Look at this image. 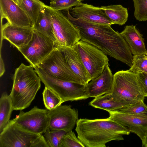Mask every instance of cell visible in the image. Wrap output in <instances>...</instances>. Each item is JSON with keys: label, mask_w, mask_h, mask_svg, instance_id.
I'll use <instances>...</instances> for the list:
<instances>
[{"label": "cell", "mask_w": 147, "mask_h": 147, "mask_svg": "<svg viewBox=\"0 0 147 147\" xmlns=\"http://www.w3.org/2000/svg\"><path fill=\"white\" fill-rule=\"evenodd\" d=\"M32 65L22 63L15 71L9 95L13 110H22L29 106L41 86L40 79Z\"/></svg>", "instance_id": "cell-3"}, {"label": "cell", "mask_w": 147, "mask_h": 147, "mask_svg": "<svg viewBox=\"0 0 147 147\" xmlns=\"http://www.w3.org/2000/svg\"><path fill=\"white\" fill-rule=\"evenodd\" d=\"M100 7L113 24L122 25L127 20V10L120 5L101 6Z\"/></svg>", "instance_id": "cell-22"}, {"label": "cell", "mask_w": 147, "mask_h": 147, "mask_svg": "<svg viewBox=\"0 0 147 147\" xmlns=\"http://www.w3.org/2000/svg\"><path fill=\"white\" fill-rule=\"evenodd\" d=\"M73 47L88 72L91 80L100 75L106 65H109L107 55L88 43L80 40Z\"/></svg>", "instance_id": "cell-7"}, {"label": "cell", "mask_w": 147, "mask_h": 147, "mask_svg": "<svg viewBox=\"0 0 147 147\" xmlns=\"http://www.w3.org/2000/svg\"><path fill=\"white\" fill-rule=\"evenodd\" d=\"M16 3H17L19 0H12Z\"/></svg>", "instance_id": "cell-36"}, {"label": "cell", "mask_w": 147, "mask_h": 147, "mask_svg": "<svg viewBox=\"0 0 147 147\" xmlns=\"http://www.w3.org/2000/svg\"><path fill=\"white\" fill-rule=\"evenodd\" d=\"M67 17L79 30L81 40L129 66H132L134 55L128 45L120 33L114 30L111 25L74 18L69 11Z\"/></svg>", "instance_id": "cell-1"}, {"label": "cell", "mask_w": 147, "mask_h": 147, "mask_svg": "<svg viewBox=\"0 0 147 147\" xmlns=\"http://www.w3.org/2000/svg\"><path fill=\"white\" fill-rule=\"evenodd\" d=\"M136 75L143 94L145 97H147V74L142 73Z\"/></svg>", "instance_id": "cell-32"}, {"label": "cell", "mask_w": 147, "mask_h": 147, "mask_svg": "<svg viewBox=\"0 0 147 147\" xmlns=\"http://www.w3.org/2000/svg\"><path fill=\"white\" fill-rule=\"evenodd\" d=\"M113 78V75L109 65H107L100 75L92 80L86 85L85 94L87 98L111 93Z\"/></svg>", "instance_id": "cell-16"}, {"label": "cell", "mask_w": 147, "mask_h": 147, "mask_svg": "<svg viewBox=\"0 0 147 147\" xmlns=\"http://www.w3.org/2000/svg\"><path fill=\"white\" fill-rule=\"evenodd\" d=\"M44 8L50 18L56 39L55 47H73L81 40L78 28L60 11L45 5Z\"/></svg>", "instance_id": "cell-5"}, {"label": "cell", "mask_w": 147, "mask_h": 147, "mask_svg": "<svg viewBox=\"0 0 147 147\" xmlns=\"http://www.w3.org/2000/svg\"><path fill=\"white\" fill-rule=\"evenodd\" d=\"M131 105L118 100L113 96L111 93L94 98L89 103L90 106L107 111L120 110Z\"/></svg>", "instance_id": "cell-20"}, {"label": "cell", "mask_w": 147, "mask_h": 147, "mask_svg": "<svg viewBox=\"0 0 147 147\" xmlns=\"http://www.w3.org/2000/svg\"><path fill=\"white\" fill-rule=\"evenodd\" d=\"M128 70L136 74L142 73L147 74V55H134L132 65Z\"/></svg>", "instance_id": "cell-27"}, {"label": "cell", "mask_w": 147, "mask_h": 147, "mask_svg": "<svg viewBox=\"0 0 147 147\" xmlns=\"http://www.w3.org/2000/svg\"><path fill=\"white\" fill-rule=\"evenodd\" d=\"M42 94L44 105L48 110L53 109L63 103L57 95L47 87H45Z\"/></svg>", "instance_id": "cell-25"}, {"label": "cell", "mask_w": 147, "mask_h": 147, "mask_svg": "<svg viewBox=\"0 0 147 147\" xmlns=\"http://www.w3.org/2000/svg\"><path fill=\"white\" fill-rule=\"evenodd\" d=\"M76 18H80L89 22L111 25L113 24L106 16L100 7L81 2L72 8L69 12Z\"/></svg>", "instance_id": "cell-17"}, {"label": "cell", "mask_w": 147, "mask_h": 147, "mask_svg": "<svg viewBox=\"0 0 147 147\" xmlns=\"http://www.w3.org/2000/svg\"><path fill=\"white\" fill-rule=\"evenodd\" d=\"M67 133L63 130H50L49 127L44 132V136L49 147H58L61 139Z\"/></svg>", "instance_id": "cell-26"}, {"label": "cell", "mask_w": 147, "mask_h": 147, "mask_svg": "<svg viewBox=\"0 0 147 147\" xmlns=\"http://www.w3.org/2000/svg\"><path fill=\"white\" fill-rule=\"evenodd\" d=\"M111 93L118 100L130 104L144 100L145 98L136 74L128 70L119 71L113 75Z\"/></svg>", "instance_id": "cell-4"}, {"label": "cell", "mask_w": 147, "mask_h": 147, "mask_svg": "<svg viewBox=\"0 0 147 147\" xmlns=\"http://www.w3.org/2000/svg\"><path fill=\"white\" fill-rule=\"evenodd\" d=\"M55 48V44L52 40L34 30L28 43L18 49L30 65L34 67L44 59Z\"/></svg>", "instance_id": "cell-9"}, {"label": "cell", "mask_w": 147, "mask_h": 147, "mask_svg": "<svg viewBox=\"0 0 147 147\" xmlns=\"http://www.w3.org/2000/svg\"><path fill=\"white\" fill-rule=\"evenodd\" d=\"M13 120L22 129L31 133L41 135L49 127L50 119L48 110L34 106L30 111H21Z\"/></svg>", "instance_id": "cell-10"}, {"label": "cell", "mask_w": 147, "mask_h": 147, "mask_svg": "<svg viewBox=\"0 0 147 147\" xmlns=\"http://www.w3.org/2000/svg\"><path fill=\"white\" fill-rule=\"evenodd\" d=\"M12 103L9 95L3 93L0 98V133L9 122L12 111Z\"/></svg>", "instance_id": "cell-23"}, {"label": "cell", "mask_w": 147, "mask_h": 147, "mask_svg": "<svg viewBox=\"0 0 147 147\" xmlns=\"http://www.w3.org/2000/svg\"><path fill=\"white\" fill-rule=\"evenodd\" d=\"M34 68L45 87L57 95L63 103L87 99L85 94L86 85L57 78L37 66Z\"/></svg>", "instance_id": "cell-6"}, {"label": "cell", "mask_w": 147, "mask_h": 147, "mask_svg": "<svg viewBox=\"0 0 147 147\" xmlns=\"http://www.w3.org/2000/svg\"><path fill=\"white\" fill-rule=\"evenodd\" d=\"M142 142V146L147 147V134L145 136L143 141Z\"/></svg>", "instance_id": "cell-35"}, {"label": "cell", "mask_w": 147, "mask_h": 147, "mask_svg": "<svg viewBox=\"0 0 147 147\" xmlns=\"http://www.w3.org/2000/svg\"><path fill=\"white\" fill-rule=\"evenodd\" d=\"M5 71L4 64L1 55L0 60V76L1 77L4 74Z\"/></svg>", "instance_id": "cell-34"}, {"label": "cell", "mask_w": 147, "mask_h": 147, "mask_svg": "<svg viewBox=\"0 0 147 147\" xmlns=\"http://www.w3.org/2000/svg\"><path fill=\"white\" fill-rule=\"evenodd\" d=\"M109 118L126 127L130 132L136 134L143 141L147 134V114H134L120 110L107 111Z\"/></svg>", "instance_id": "cell-13"}, {"label": "cell", "mask_w": 147, "mask_h": 147, "mask_svg": "<svg viewBox=\"0 0 147 147\" xmlns=\"http://www.w3.org/2000/svg\"><path fill=\"white\" fill-rule=\"evenodd\" d=\"M76 125L77 137L87 147H106L107 143L123 140L122 135L130 133L126 127L109 117L80 118Z\"/></svg>", "instance_id": "cell-2"}, {"label": "cell", "mask_w": 147, "mask_h": 147, "mask_svg": "<svg viewBox=\"0 0 147 147\" xmlns=\"http://www.w3.org/2000/svg\"><path fill=\"white\" fill-rule=\"evenodd\" d=\"M50 130L72 131L78 119V111L70 105H61L48 110Z\"/></svg>", "instance_id": "cell-12"}, {"label": "cell", "mask_w": 147, "mask_h": 147, "mask_svg": "<svg viewBox=\"0 0 147 147\" xmlns=\"http://www.w3.org/2000/svg\"><path fill=\"white\" fill-rule=\"evenodd\" d=\"M16 4L25 12L33 25L45 5L40 0H19Z\"/></svg>", "instance_id": "cell-24"}, {"label": "cell", "mask_w": 147, "mask_h": 147, "mask_svg": "<svg viewBox=\"0 0 147 147\" xmlns=\"http://www.w3.org/2000/svg\"><path fill=\"white\" fill-rule=\"evenodd\" d=\"M81 1H84V0H81Z\"/></svg>", "instance_id": "cell-37"}, {"label": "cell", "mask_w": 147, "mask_h": 147, "mask_svg": "<svg viewBox=\"0 0 147 147\" xmlns=\"http://www.w3.org/2000/svg\"><path fill=\"white\" fill-rule=\"evenodd\" d=\"M49 147L44 136L40 135L34 143L32 147Z\"/></svg>", "instance_id": "cell-33"}, {"label": "cell", "mask_w": 147, "mask_h": 147, "mask_svg": "<svg viewBox=\"0 0 147 147\" xmlns=\"http://www.w3.org/2000/svg\"><path fill=\"white\" fill-rule=\"evenodd\" d=\"M68 66L82 85H86L91 81L89 75L74 47H59Z\"/></svg>", "instance_id": "cell-18"}, {"label": "cell", "mask_w": 147, "mask_h": 147, "mask_svg": "<svg viewBox=\"0 0 147 147\" xmlns=\"http://www.w3.org/2000/svg\"><path fill=\"white\" fill-rule=\"evenodd\" d=\"M134 16L139 21H147V0H133Z\"/></svg>", "instance_id": "cell-29"}, {"label": "cell", "mask_w": 147, "mask_h": 147, "mask_svg": "<svg viewBox=\"0 0 147 147\" xmlns=\"http://www.w3.org/2000/svg\"><path fill=\"white\" fill-rule=\"evenodd\" d=\"M34 30L52 40L55 44L56 39L51 20L44 8L41 11L32 27Z\"/></svg>", "instance_id": "cell-21"}, {"label": "cell", "mask_w": 147, "mask_h": 147, "mask_svg": "<svg viewBox=\"0 0 147 147\" xmlns=\"http://www.w3.org/2000/svg\"><path fill=\"white\" fill-rule=\"evenodd\" d=\"M121 111L134 114H147V105L144 100H140L131 104L129 106L122 109Z\"/></svg>", "instance_id": "cell-31"}, {"label": "cell", "mask_w": 147, "mask_h": 147, "mask_svg": "<svg viewBox=\"0 0 147 147\" xmlns=\"http://www.w3.org/2000/svg\"><path fill=\"white\" fill-rule=\"evenodd\" d=\"M1 19H5L11 25L33 27V24L25 12L12 0H0Z\"/></svg>", "instance_id": "cell-14"}, {"label": "cell", "mask_w": 147, "mask_h": 147, "mask_svg": "<svg viewBox=\"0 0 147 147\" xmlns=\"http://www.w3.org/2000/svg\"><path fill=\"white\" fill-rule=\"evenodd\" d=\"M2 39H5L17 49L26 45L31 40L34 30L32 27L13 26L7 22L1 24Z\"/></svg>", "instance_id": "cell-15"}, {"label": "cell", "mask_w": 147, "mask_h": 147, "mask_svg": "<svg viewBox=\"0 0 147 147\" xmlns=\"http://www.w3.org/2000/svg\"><path fill=\"white\" fill-rule=\"evenodd\" d=\"M36 66L57 78L82 84L68 66L59 47L55 48Z\"/></svg>", "instance_id": "cell-8"}, {"label": "cell", "mask_w": 147, "mask_h": 147, "mask_svg": "<svg viewBox=\"0 0 147 147\" xmlns=\"http://www.w3.org/2000/svg\"><path fill=\"white\" fill-rule=\"evenodd\" d=\"M81 0H50L49 5L52 9L58 11L68 10L81 2Z\"/></svg>", "instance_id": "cell-30"}, {"label": "cell", "mask_w": 147, "mask_h": 147, "mask_svg": "<svg viewBox=\"0 0 147 147\" xmlns=\"http://www.w3.org/2000/svg\"><path fill=\"white\" fill-rule=\"evenodd\" d=\"M72 131L67 132L62 138L58 147H85Z\"/></svg>", "instance_id": "cell-28"}, {"label": "cell", "mask_w": 147, "mask_h": 147, "mask_svg": "<svg viewBox=\"0 0 147 147\" xmlns=\"http://www.w3.org/2000/svg\"><path fill=\"white\" fill-rule=\"evenodd\" d=\"M120 33L126 42L134 55H147L144 39L135 26L127 25Z\"/></svg>", "instance_id": "cell-19"}, {"label": "cell", "mask_w": 147, "mask_h": 147, "mask_svg": "<svg viewBox=\"0 0 147 147\" xmlns=\"http://www.w3.org/2000/svg\"><path fill=\"white\" fill-rule=\"evenodd\" d=\"M40 135L22 129L11 120L0 133V147H32Z\"/></svg>", "instance_id": "cell-11"}]
</instances>
